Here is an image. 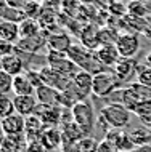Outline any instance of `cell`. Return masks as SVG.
Wrapping results in <instances>:
<instances>
[{"instance_id":"2","label":"cell","mask_w":151,"mask_h":152,"mask_svg":"<svg viewBox=\"0 0 151 152\" xmlns=\"http://www.w3.org/2000/svg\"><path fill=\"white\" fill-rule=\"evenodd\" d=\"M68 56H69V59H72L79 66L80 71H87V72L93 74V75L106 71V67L101 64V61L96 58V53L88 50V48H85L80 43L72 45L71 50L68 51Z\"/></svg>"},{"instance_id":"40","label":"cell","mask_w":151,"mask_h":152,"mask_svg":"<svg viewBox=\"0 0 151 152\" xmlns=\"http://www.w3.org/2000/svg\"><path fill=\"white\" fill-rule=\"evenodd\" d=\"M77 2H82V3H92L93 0H77Z\"/></svg>"},{"instance_id":"33","label":"cell","mask_w":151,"mask_h":152,"mask_svg":"<svg viewBox=\"0 0 151 152\" xmlns=\"http://www.w3.org/2000/svg\"><path fill=\"white\" fill-rule=\"evenodd\" d=\"M137 82L145 87L151 88V67L148 64H140L138 66V71H137Z\"/></svg>"},{"instance_id":"26","label":"cell","mask_w":151,"mask_h":152,"mask_svg":"<svg viewBox=\"0 0 151 152\" xmlns=\"http://www.w3.org/2000/svg\"><path fill=\"white\" fill-rule=\"evenodd\" d=\"M40 31H42V27H40V23L35 18H26L24 21L19 23V35H21V39L42 35Z\"/></svg>"},{"instance_id":"3","label":"cell","mask_w":151,"mask_h":152,"mask_svg":"<svg viewBox=\"0 0 151 152\" xmlns=\"http://www.w3.org/2000/svg\"><path fill=\"white\" fill-rule=\"evenodd\" d=\"M121 85L122 83L119 82V79H117V75L114 74L113 69H106V71L93 75L92 94L96 98H111L121 88Z\"/></svg>"},{"instance_id":"9","label":"cell","mask_w":151,"mask_h":152,"mask_svg":"<svg viewBox=\"0 0 151 152\" xmlns=\"http://www.w3.org/2000/svg\"><path fill=\"white\" fill-rule=\"evenodd\" d=\"M138 61L137 59H130V58H121L117 61V64L113 67L114 74L117 75L121 83L130 82L133 77H137V71H138Z\"/></svg>"},{"instance_id":"42","label":"cell","mask_w":151,"mask_h":152,"mask_svg":"<svg viewBox=\"0 0 151 152\" xmlns=\"http://www.w3.org/2000/svg\"><path fill=\"white\" fill-rule=\"evenodd\" d=\"M148 2H150V0H148Z\"/></svg>"},{"instance_id":"18","label":"cell","mask_w":151,"mask_h":152,"mask_svg":"<svg viewBox=\"0 0 151 152\" xmlns=\"http://www.w3.org/2000/svg\"><path fill=\"white\" fill-rule=\"evenodd\" d=\"M13 102H15L16 114H19L23 117L34 115L35 110H37V106H39V101L35 96H15Z\"/></svg>"},{"instance_id":"21","label":"cell","mask_w":151,"mask_h":152,"mask_svg":"<svg viewBox=\"0 0 151 152\" xmlns=\"http://www.w3.org/2000/svg\"><path fill=\"white\" fill-rule=\"evenodd\" d=\"M35 88L26 74L13 77V93L15 96H35Z\"/></svg>"},{"instance_id":"29","label":"cell","mask_w":151,"mask_h":152,"mask_svg":"<svg viewBox=\"0 0 151 152\" xmlns=\"http://www.w3.org/2000/svg\"><path fill=\"white\" fill-rule=\"evenodd\" d=\"M135 115L143 122L145 126H150L151 128V101H146V102H140L135 109Z\"/></svg>"},{"instance_id":"32","label":"cell","mask_w":151,"mask_h":152,"mask_svg":"<svg viewBox=\"0 0 151 152\" xmlns=\"http://www.w3.org/2000/svg\"><path fill=\"white\" fill-rule=\"evenodd\" d=\"M127 15L137 16V18H145L146 16V5L141 0H132L127 5Z\"/></svg>"},{"instance_id":"36","label":"cell","mask_w":151,"mask_h":152,"mask_svg":"<svg viewBox=\"0 0 151 152\" xmlns=\"http://www.w3.org/2000/svg\"><path fill=\"white\" fill-rule=\"evenodd\" d=\"M98 152H119V149L116 147L114 142H111L109 139H103V141H100L98 144Z\"/></svg>"},{"instance_id":"37","label":"cell","mask_w":151,"mask_h":152,"mask_svg":"<svg viewBox=\"0 0 151 152\" xmlns=\"http://www.w3.org/2000/svg\"><path fill=\"white\" fill-rule=\"evenodd\" d=\"M26 152H48V151L42 146V142H29L26 147Z\"/></svg>"},{"instance_id":"30","label":"cell","mask_w":151,"mask_h":152,"mask_svg":"<svg viewBox=\"0 0 151 152\" xmlns=\"http://www.w3.org/2000/svg\"><path fill=\"white\" fill-rule=\"evenodd\" d=\"M129 87H130V90L133 91V94L137 96V99L140 102L151 101V88L150 87H145V85L138 83V82H132Z\"/></svg>"},{"instance_id":"41","label":"cell","mask_w":151,"mask_h":152,"mask_svg":"<svg viewBox=\"0 0 151 152\" xmlns=\"http://www.w3.org/2000/svg\"><path fill=\"white\" fill-rule=\"evenodd\" d=\"M0 69H2V58H0Z\"/></svg>"},{"instance_id":"35","label":"cell","mask_w":151,"mask_h":152,"mask_svg":"<svg viewBox=\"0 0 151 152\" xmlns=\"http://www.w3.org/2000/svg\"><path fill=\"white\" fill-rule=\"evenodd\" d=\"M16 51V47L10 42H5V40L0 39V58H5L8 55H13Z\"/></svg>"},{"instance_id":"4","label":"cell","mask_w":151,"mask_h":152,"mask_svg":"<svg viewBox=\"0 0 151 152\" xmlns=\"http://www.w3.org/2000/svg\"><path fill=\"white\" fill-rule=\"evenodd\" d=\"M71 110H72V120L85 131L87 136H90L93 133V130H95L96 122H98L93 106L88 101H80L72 106Z\"/></svg>"},{"instance_id":"6","label":"cell","mask_w":151,"mask_h":152,"mask_svg":"<svg viewBox=\"0 0 151 152\" xmlns=\"http://www.w3.org/2000/svg\"><path fill=\"white\" fill-rule=\"evenodd\" d=\"M116 48L119 51L121 58H130L135 59V56L140 51V39L135 32H124L117 37Z\"/></svg>"},{"instance_id":"8","label":"cell","mask_w":151,"mask_h":152,"mask_svg":"<svg viewBox=\"0 0 151 152\" xmlns=\"http://www.w3.org/2000/svg\"><path fill=\"white\" fill-rule=\"evenodd\" d=\"M35 115L43 122L47 126H58L61 125V118H63V107L60 106H47V104H39Z\"/></svg>"},{"instance_id":"10","label":"cell","mask_w":151,"mask_h":152,"mask_svg":"<svg viewBox=\"0 0 151 152\" xmlns=\"http://www.w3.org/2000/svg\"><path fill=\"white\" fill-rule=\"evenodd\" d=\"M0 128L7 136H16V134H24V128H26V117L19 115V114H13V115L0 120Z\"/></svg>"},{"instance_id":"31","label":"cell","mask_w":151,"mask_h":152,"mask_svg":"<svg viewBox=\"0 0 151 152\" xmlns=\"http://www.w3.org/2000/svg\"><path fill=\"white\" fill-rule=\"evenodd\" d=\"M98 144L100 142L95 138L85 136L79 142H76V149H77V152H98Z\"/></svg>"},{"instance_id":"34","label":"cell","mask_w":151,"mask_h":152,"mask_svg":"<svg viewBox=\"0 0 151 152\" xmlns=\"http://www.w3.org/2000/svg\"><path fill=\"white\" fill-rule=\"evenodd\" d=\"M13 91V77L0 69V94H8Z\"/></svg>"},{"instance_id":"38","label":"cell","mask_w":151,"mask_h":152,"mask_svg":"<svg viewBox=\"0 0 151 152\" xmlns=\"http://www.w3.org/2000/svg\"><path fill=\"white\" fill-rule=\"evenodd\" d=\"M145 64H148L150 67H151V50L145 55Z\"/></svg>"},{"instance_id":"39","label":"cell","mask_w":151,"mask_h":152,"mask_svg":"<svg viewBox=\"0 0 151 152\" xmlns=\"http://www.w3.org/2000/svg\"><path fill=\"white\" fill-rule=\"evenodd\" d=\"M5 139H7V134L3 133V130L0 128V147H2V144L5 142Z\"/></svg>"},{"instance_id":"5","label":"cell","mask_w":151,"mask_h":152,"mask_svg":"<svg viewBox=\"0 0 151 152\" xmlns=\"http://www.w3.org/2000/svg\"><path fill=\"white\" fill-rule=\"evenodd\" d=\"M47 64L52 69H55L58 74H61L63 77L72 80L74 77L79 74V66H77L72 59H69L68 53H56V51H48L47 53Z\"/></svg>"},{"instance_id":"7","label":"cell","mask_w":151,"mask_h":152,"mask_svg":"<svg viewBox=\"0 0 151 152\" xmlns=\"http://www.w3.org/2000/svg\"><path fill=\"white\" fill-rule=\"evenodd\" d=\"M39 74H40V79H42V83L47 85V87H52L58 91H66V90L72 85V80L63 77L61 74H58L55 69H52L48 64H45L43 67H39L37 69Z\"/></svg>"},{"instance_id":"16","label":"cell","mask_w":151,"mask_h":152,"mask_svg":"<svg viewBox=\"0 0 151 152\" xmlns=\"http://www.w3.org/2000/svg\"><path fill=\"white\" fill-rule=\"evenodd\" d=\"M16 50L29 53V55H37L43 47H47V37L35 35V37H26V39H19L18 43L15 45Z\"/></svg>"},{"instance_id":"23","label":"cell","mask_w":151,"mask_h":152,"mask_svg":"<svg viewBox=\"0 0 151 152\" xmlns=\"http://www.w3.org/2000/svg\"><path fill=\"white\" fill-rule=\"evenodd\" d=\"M0 39L16 45L18 40L21 39L19 35V23H13V21H0Z\"/></svg>"},{"instance_id":"12","label":"cell","mask_w":151,"mask_h":152,"mask_svg":"<svg viewBox=\"0 0 151 152\" xmlns=\"http://www.w3.org/2000/svg\"><path fill=\"white\" fill-rule=\"evenodd\" d=\"M71 37L64 32H56V34H48L47 35V48L48 51H56V53H68L72 47Z\"/></svg>"},{"instance_id":"15","label":"cell","mask_w":151,"mask_h":152,"mask_svg":"<svg viewBox=\"0 0 151 152\" xmlns=\"http://www.w3.org/2000/svg\"><path fill=\"white\" fill-rule=\"evenodd\" d=\"M98 32H100V27L93 26V24H87V26H84L82 31H80V34H79L80 45H84L85 48H88V50H92V51H96L101 47Z\"/></svg>"},{"instance_id":"13","label":"cell","mask_w":151,"mask_h":152,"mask_svg":"<svg viewBox=\"0 0 151 152\" xmlns=\"http://www.w3.org/2000/svg\"><path fill=\"white\" fill-rule=\"evenodd\" d=\"M47 126L43 125V122L35 115L26 117V128H24V136L27 139V144L29 142H39L42 138V133L45 131Z\"/></svg>"},{"instance_id":"24","label":"cell","mask_w":151,"mask_h":152,"mask_svg":"<svg viewBox=\"0 0 151 152\" xmlns=\"http://www.w3.org/2000/svg\"><path fill=\"white\" fill-rule=\"evenodd\" d=\"M72 83L85 98L90 96L92 90H93V74L87 72V71H79V74L72 79Z\"/></svg>"},{"instance_id":"28","label":"cell","mask_w":151,"mask_h":152,"mask_svg":"<svg viewBox=\"0 0 151 152\" xmlns=\"http://www.w3.org/2000/svg\"><path fill=\"white\" fill-rule=\"evenodd\" d=\"M15 110V102L13 98H10L8 94H0V120L13 115Z\"/></svg>"},{"instance_id":"14","label":"cell","mask_w":151,"mask_h":152,"mask_svg":"<svg viewBox=\"0 0 151 152\" xmlns=\"http://www.w3.org/2000/svg\"><path fill=\"white\" fill-rule=\"evenodd\" d=\"M106 139H109L111 142L116 144V147L119 149V152H132L133 149H137L133 144L132 138H130L129 131H122V130H111L106 133Z\"/></svg>"},{"instance_id":"19","label":"cell","mask_w":151,"mask_h":152,"mask_svg":"<svg viewBox=\"0 0 151 152\" xmlns=\"http://www.w3.org/2000/svg\"><path fill=\"white\" fill-rule=\"evenodd\" d=\"M95 53H96V58L101 61V64L106 69H113L117 64V61L121 59V55L117 51L116 45H101Z\"/></svg>"},{"instance_id":"17","label":"cell","mask_w":151,"mask_h":152,"mask_svg":"<svg viewBox=\"0 0 151 152\" xmlns=\"http://www.w3.org/2000/svg\"><path fill=\"white\" fill-rule=\"evenodd\" d=\"M60 130H61V134H63L64 144H76V142H79L80 139H84L85 136H87L85 131L80 128L74 120L66 122V123H61Z\"/></svg>"},{"instance_id":"20","label":"cell","mask_w":151,"mask_h":152,"mask_svg":"<svg viewBox=\"0 0 151 152\" xmlns=\"http://www.w3.org/2000/svg\"><path fill=\"white\" fill-rule=\"evenodd\" d=\"M35 98H37L39 104H47V106H60L61 99V91L47 87V85H40L35 90Z\"/></svg>"},{"instance_id":"11","label":"cell","mask_w":151,"mask_h":152,"mask_svg":"<svg viewBox=\"0 0 151 152\" xmlns=\"http://www.w3.org/2000/svg\"><path fill=\"white\" fill-rule=\"evenodd\" d=\"M39 142H42V146L45 147L48 152L61 149L63 144H64L61 130L58 128V126H48V128H45V131L42 133V138H40Z\"/></svg>"},{"instance_id":"27","label":"cell","mask_w":151,"mask_h":152,"mask_svg":"<svg viewBox=\"0 0 151 152\" xmlns=\"http://www.w3.org/2000/svg\"><path fill=\"white\" fill-rule=\"evenodd\" d=\"M130 138H132L135 147L148 146L151 142V128L150 126H137L132 131H129Z\"/></svg>"},{"instance_id":"22","label":"cell","mask_w":151,"mask_h":152,"mask_svg":"<svg viewBox=\"0 0 151 152\" xmlns=\"http://www.w3.org/2000/svg\"><path fill=\"white\" fill-rule=\"evenodd\" d=\"M2 71L10 74L11 77L21 75V74H24V61L16 53L8 55L5 58H2Z\"/></svg>"},{"instance_id":"1","label":"cell","mask_w":151,"mask_h":152,"mask_svg":"<svg viewBox=\"0 0 151 152\" xmlns=\"http://www.w3.org/2000/svg\"><path fill=\"white\" fill-rule=\"evenodd\" d=\"M98 120L106 123V126L111 130H122L132 120V112L119 102H109L100 109Z\"/></svg>"},{"instance_id":"25","label":"cell","mask_w":151,"mask_h":152,"mask_svg":"<svg viewBox=\"0 0 151 152\" xmlns=\"http://www.w3.org/2000/svg\"><path fill=\"white\" fill-rule=\"evenodd\" d=\"M0 18L3 21H13V23H21L26 19L23 10H16L7 2V0H0Z\"/></svg>"}]
</instances>
